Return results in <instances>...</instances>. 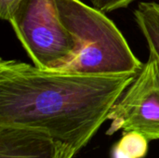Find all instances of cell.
<instances>
[{"mask_svg": "<svg viewBox=\"0 0 159 158\" xmlns=\"http://www.w3.org/2000/svg\"><path fill=\"white\" fill-rule=\"evenodd\" d=\"M136 74L95 75L0 61V126L48 133L77 152L107 120Z\"/></svg>", "mask_w": 159, "mask_h": 158, "instance_id": "obj_1", "label": "cell"}, {"mask_svg": "<svg viewBox=\"0 0 159 158\" xmlns=\"http://www.w3.org/2000/svg\"><path fill=\"white\" fill-rule=\"evenodd\" d=\"M60 19L76 49L58 71L86 74H138L143 64L104 12L80 0H55Z\"/></svg>", "mask_w": 159, "mask_h": 158, "instance_id": "obj_2", "label": "cell"}, {"mask_svg": "<svg viewBox=\"0 0 159 158\" xmlns=\"http://www.w3.org/2000/svg\"><path fill=\"white\" fill-rule=\"evenodd\" d=\"M7 21L34 65L40 69H57L76 49L55 0H20Z\"/></svg>", "mask_w": 159, "mask_h": 158, "instance_id": "obj_3", "label": "cell"}, {"mask_svg": "<svg viewBox=\"0 0 159 158\" xmlns=\"http://www.w3.org/2000/svg\"><path fill=\"white\" fill-rule=\"evenodd\" d=\"M107 135L119 129L159 140V60L149 55L140 73L111 108Z\"/></svg>", "mask_w": 159, "mask_h": 158, "instance_id": "obj_4", "label": "cell"}, {"mask_svg": "<svg viewBox=\"0 0 159 158\" xmlns=\"http://www.w3.org/2000/svg\"><path fill=\"white\" fill-rule=\"evenodd\" d=\"M76 153L43 131L0 126V158H74Z\"/></svg>", "mask_w": 159, "mask_h": 158, "instance_id": "obj_5", "label": "cell"}, {"mask_svg": "<svg viewBox=\"0 0 159 158\" xmlns=\"http://www.w3.org/2000/svg\"><path fill=\"white\" fill-rule=\"evenodd\" d=\"M133 15L146 40L149 55L159 60V3L141 2Z\"/></svg>", "mask_w": 159, "mask_h": 158, "instance_id": "obj_6", "label": "cell"}, {"mask_svg": "<svg viewBox=\"0 0 159 158\" xmlns=\"http://www.w3.org/2000/svg\"><path fill=\"white\" fill-rule=\"evenodd\" d=\"M149 142L143 134L129 131L124 132L122 138L116 143L131 157L144 158L148 152Z\"/></svg>", "mask_w": 159, "mask_h": 158, "instance_id": "obj_7", "label": "cell"}, {"mask_svg": "<svg viewBox=\"0 0 159 158\" xmlns=\"http://www.w3.org/2000/svg\"><path fill=\"white\" fill-rule=\"evenodd\" d=\"M136 0H90L92 6L104 13L128 7Z\"/></svg>", "mask_w": 159, "mask_h": 158, "instance_id": "obj_8", "label": "cell"}, {"mask_svg": "<svg viewBox=\"0 0 159 158\" xmlns=\"http://www.w3.org/2000/svg\"><path fill=\"white\" fill-rule=\"evenodd\" d=\"M20 0H0V17L2 20H8L13 11L17 7Z\"/></svg>", "mask_w": 159, "mask_h": 158, "instance_id": "obj_9", "label": "cell"}, {"mask_svg": "<svg viewBox=\"0 0 159 158\" xmlns=\"http://www.w3.org/2000/svg\"><path fill=\"white\" fill-rule=\"evenodd\" d=\"M111 158H133L128 155L117 143L114 145L111 151Z\"/></svg>", "mask_w": 159, "mask_h": 158, "instance_id": "obj_10", "label": "cell"}]
</instances>
